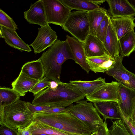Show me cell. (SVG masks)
<instances>
[{
	"label": "cell",
	"instance_id": "obj_28",
	"mask_svg": "<svg viewBox=\"0 0 135 135\" xmlns=\"http://www.w3.org/2000/svg\"><path fill=\"white\" fill-rule=\"evenodd\" d=\"M20 96L12 88L0 87V107L11 105L19 100Z\"/></svg>",
	"mask_w": 135,
	"mask_h": 135
},
{
	"label": "cell",
	"instance_id": "obj_13",
	"mask_svg": "<svg viewBox=\"0 0 135 135\" xmlns=\"http://www.w3.org/2000/svg\"><path fill=\"white\" fill-rule=\"evenodd\" d=\"M109 6L108 12L112 17L135 16V8L127 0H106Z\"/></svg>",
	"mask_w": 135,
	"mask_h": 135
},
{
	"label": "cell",
	"instance_id": "obj_8",
	"mask_svg": "<svg viewBox=\"0 0 135 135\" xmlns=\"http://www.w3.org/2000/svg\"><path fill=\"white\" fill-rule=\"evenodd\" d=\"M118 83L112 81L106 83L97 88L92 93L86 96L88 101L92 102L103 101L119 102Z\"/></svg>",
	"mask_w": 135,
	"mask_h": 135
},
{
	"label": "cell",
	"instance_id": "obj_6",
	"mask_svg": "<svg viewBox=\"0 0 135 135\" xmlns=\"http://www.w3.org/2000/svg\"><path fill=\"white\" fill-rule=\"evenodd\" d=\"M62 28L83 42L90 34L88 12L77 11L71 12Z\"/></svg>",
	"mask_w": 135,
	"mask_h": 135
},
{
	"label": "cell",
	"instance_id": "obj_38",
	"mask_svg": "<svg viewBox=\"0 0 135 135\" xmlns=\"http://www.w3.org/2000/svg\"><path fill=\"white\" fill-rule=\"evenodd\" d=\"M18 135H32L31 131L27 127L21 128H19L17 130Z\"/></svg>",
	"mask_w": 135,
	"mask_h": 135
},
{
	"label": "cell",
	"instance_id": "obj_39",
	"mask_svg": "<svg viewBox=\"0 0 135 135\" xmlns=\"http://www.w3.org/2000/svg\"><path fill=\"white\" fill-rule=\"evenodd\" d=\"M132 124L135 126V104L134 105L132 114L131 117Z\"/></svg>",
	"mask_w": 135,
	"mask_h": 135
},
{
	"label": "cell",
	"instance_id": "obj_30",
	"mask_svg": "<svg viewBox=\"0 0 135 135\" xmlns=\"http://www.w3.org/2000/svg\"><path fill=\"white\" fill-rule=\"evenodd\" d=\"M0 25L16 31L17 26L13 19L1 9H0Z\"/></svg>",
	"mask_w": 135,
	"mask_h": 135
},
{
	"label": "cell",
	"instance_id": "obj_23",
	"mask_svg": "<svg viewBox=\"0 0 135 135\" xmlns=\"http://www.w3.org/2000/svg\"><path fill=\"white\" fill-rule=\"evenodd\" d=\"M21 69V71L33 79L40 80L44 77L43 65L38 59L26 62Z\"/></svg>",
	"mask_w": 135,
	"mask_h": 135
},
{
	"label": "cell",
	"instance_id": "obj_2",
	"mask_svg": "<svg viewBox=\"0 0 135 135\" xmlns=\"http://www.w3.org/2000/svg\"><path fill=\"white\" fill-rule=\"evenodd\" d=\"M38 59L43 65L44 77L58 83L61 82L62 64L69 59L74 60V58L67 40H57Z\"/></svg>",
	"mask_w": 135,
	"mask_h": 135
},
{
	"label": "cell",
	"instance_id": "obj_18",
	"mask_svg": "<svg viewBox=\"0 0 135 135\" xmlns=\"http://www.w3.org/2000/svg\"><path fill=\"white\" fill-rule=\"evenodd\" d=\"M94 107L99 113L105 120L122 119L119 112L118 103L113 101H103L93 102Z\"/></svg>",
	"mask_w": 135,
	"mask_h": 135
},
{
	"label": "cell",
	"instance_id": "obj_22",
	"mask_svg": "<svg viewBox=\"0 0 135 135\" xmlns=\"http://www.w3.org/2000/svg\"><path fill=\"white\" fill-rule=\"evenodd\" d=\"M70 83L82 94L86 96L92 93L97 88L106 83L105 78L101 77L90 81L70 80Z\"/></svg>",
	"mask_w": 135,
	"mask_h": 135
},
{
	"label": "cell",
	"instance_id": "obj_19",
	"mask_svg": "<svg viewBox=\"0 0 135 135\" xmlns=\"http://www.w3.org/2000/svg\"><path fill=\"white\" fill-rule=\"evenodd\" d=\"M103 44L106 53L112 58L114 59L119 55V40L111 22L110 18Z\"/></svg>",
	"mask_w": 135,
	"mask_h": 135
},
{
	"label": "cell",
	"instance_id": "obj_10",
	"mask_svg": "<svg viewBox=\"0 0 135 135\" xmlns=\"http://www.w3.org/2000/svg\"><path fill=\"white\" fill-rule=\"evenodd\" d=\"M37 35L30 46L33 48L36 54L39 53L51 46L57 40L56 32L49 24L38 28Z\"/></svg>",
	"mask_w": 135,
	"mask_h": 135
},
{
	"label": "cell",
	"instance_id": "obj_29",
	"mask_svg": "<svg viewBox=\"0 0 135 135\" xmlns=\"http://www.w3.org/2000/svg\"><path fill=\"white\" fill-rule=\"evenodd\" d=\"M109 131L110 135H130L122 119L113 122Z\"/></svg>",
	"mask_w": 135,
	"mask_h": 135
},
{
	"label": "cell",
	"instance_id": "obj_15",
	"mask_svg": "<svg viewBox=\"0 0 135 135\" xmlns=\"http://www.w3.org/2000/svg\"><path fill=\"white\" fill-rule=\"evenodd\" d=\"M86 61L90 70L95 73H104L113 67L114 59L106 53L100 56L87 57Z\"/></svg>",
	"mask_w": 135,
	"mask_h": 135
},
{
	"label": "cell",
	"instance_id": "obj_12",
	"mask_svg": "<svg viewBox=\"0 0 135 135\" xmlns=\"http://www.w3.org/2000/svg\"><path fill=\"white\" fill-rule=\"evenodd\" d=\"M118 90L120 100L118 106L131 117L135 104V90L119 83Z\"/></svg>",
	"mask_w": 135,
	"mask_h": 135
},
{
	"label": "cell",
	"instance_id": "obj_11",
	"mask_svg": "<svg viewBox=\"0 0 135 135\" xmlns=\"http://www.w3.org/2000/svg\"><path fill=\"white\" fill-rule=\"evenodd\" d=\"M24 15L29 23L37 25L41 27L48 24L42 0L37 1L32 4L29 9L24 12Z\"/></svg>",
	"mask_w": 135,
	"mask_h": 135
},
{
	"label": "cell",
	"instance_id": "obj_17",
	"mask_svg": "<svg viewBox=\"0 0 135 135\" xmlns=\"http://www.w3.org/2000/svg\"><path fill=\"white\" fill-rule=\"evenodd\" d=\"M0 31L5 42L10 46L21 52L26 51L29 52L32 51L30 46L22 40L16 31L2 26H0Z\"/></svg>",
	"mask_w": 135,
	"mask_h": 135
},
{
	"label": "cell",
	"instance_id": "obj_21",
	"mask_svg": "<svg viewBox=\"0 0 135 135\" xmlns=\"http://www.w3.org/2000/svg\"><path fill=\"white\" fill-rule=\"evenodd\" d=\"M135 18L133 17H112L110 21L118 40L134 30Z\"/></svg>",
	"mask_w": 135,
	"mask_h": 135
},
{
	"label": "cell",
	"instance_id": "obj_34",
	"mask_svg": "<svg viewBox=\"0 0 135 135\" xmlns=\"http://www.w3.org/2000/svg\"><path fill=\"white\" fill-rule=\"evenodd\" d=\"M26 104L28 109L33 114L43 112L51 107L49 106L35 105L28 102H26Z\"/></svg>",
	"mask_w": 135,
	"mask_h": 135
},
{
	"label": "cell",
	"instance_id": "obj_41",
	"mask_svg": "<svg viewBox=\"0 0 135 135\" xmlns=\"http://www.w3.org/2000/svg\"><path fill=\"white\" fill-rule=\"evenodd\" d=\"M129 3L135 8V0H127Z\"/></svg>",
	"mask_w": 135,
	"mask_h": 135
},
{
	"label": "cell",
	"instance_id": "obj_16",
	"mask_svg": "<svg viewBox=\"0 0 135 135\" xmlns=\"http://www.w3.org/2000/svg\"><path fill=\"white\" fill-rule=\"evenodd\" d=\"M83 43L86 57L100 56L107 53L103 42L97 36L90 34Z\"/></svg>",
	"mask_w": 135,
	"mask_h": 135
},
{
	"label": "cell",
	"instance_id": "obj_43",
	"mask_svg": "<svg viewBox=\"0 0 135 135\" xmlns=\"http://www.w3.org/2000/svg\"><path fill=\"white\" fill-rule=\"evenodd\" d=\"M97 134V131L94 132L93 133H91V134L89 135H96Z\"/></svg>",
	"mask_w": 135,
	"mask_h": 135
},
{
	"label": "cell",
	"instance_id": "obj_7",
	"mask_svg": "<svg viewBox=\"0 0 135 135\" xmlns=\"http://www.w3.org/2000/svg\"><path fill=\"white\" fill-rule=\"evenodd\" d=\"M48 23L62 27L72 10L60 0H42Z\"/></svg>",
	"mask_w": 135,
	"mask_h": 135
},
{
	"label": "cell",
	"instance_id": "obj_31",
	"mask_svg": "<svg viewBox=\"0 0 135 135\" xmlns=\"http://www.w3.org/2000/svg\"><path fill=\"white\" fill-rule=\"evenodd\" d=\"M110 17L108 14L105 16L98 30L97 36L103 43L105 37Z\"/></svg>",
	"mask_w": 135,
	"mask_h": 135
},
{
	"label": "cell",
	"instance_id": "obj_20",
	"mask_svg": "<svg viewBox=\"0 0 135 135\" xmlns=\"http://www.w3.org/2000/svg\"><path fill=\"white\" fill-rule=\"evenodd\" d=\"M39 81L31 78L21 71L18 77L12 83L11 85L13 89L20 96L23 97Z\"/></svg>",
	"mask_w": 135,
	"mask_h": 135
},
{
	"label": "cell",
	"instance_id": "obj_27",
	"mask_svg": "<svg viewBox=\"0 0 135 135\" xmlns=\"http://www.w3.org/2000/svg\"><path fill=\"white\" fill-rule=\"evenodd\" d=\"M27 127L31 131L32 135L44 133L54 135H72L54 129L35 120Z\"/></svg>",
	"mask_w": 135,
	"mask_h": 135
},
{
	"label": "cell",
	"instance_id": "obj_5",
	"mask_svg": "<svg viewBox=\"0 0 135 135\" xmlns=\"http://www.w3.org/2000/svg\"><path fill=\"white\" fill-rule=\"evenodd\" d=\"M80 100L66 108V112L71 114L85 124L92 133L96 131L104 123L91 102Z\"/></svg>",
	"mask_w": 135,
	"mask_h": 135
},
{
	"label": "cell",
	"instance_id": "obj_24",
	"mask_svg": "<svg viewBox=\"0 0 135 135\" xmlns=\"http://www.w3.org/2000/svg\"><path fill=\"white\" fill-rule=\"evenodd\" d=\"M119 54L123 58L135 51V32L132 30L119 40Z\"/></svg>",
	"mask_w": 135,
	"mask_h": 135
},
{
	"label": "cell",
	"instance_id": "obj_32",
	"mask_svg": "<svg viewBox=\"0 0 135 135\" xmlns=\"http://www.w3.org/2000/svg\"><path fill=\"white\" fill-rule=\"evenodd\" d=\"M119 112L122 121L130 135H135V126L132 124L130 118L118 107Z\"/></svg>",
	"mask_w": 135,
	"mask_h": 135
},
{
	"label": "cell",
	"instance_id": "obj_40",
	"mask_svg": "<svg viewBox=\"0 0 135 135\" xmlns=\"http://www.w3.org/2000/svg\"><path fill=\"white\" fill-rule=\"evenodd\" d=\"M90 1L95 4L98 5H100L101 4L103 3L106 1L103 0H90Z\"/></svg>",
	"mask_w": 135,
	"mask_h": 135
},
{
	"label": "cell",
	"instance_id": "obj_9",
	"mask_svg": "<svg viewBox=\"0 0 135 135\" xmlns=\"http://www.w3.org/2000/svg\"><path fill=\"white\" fill-rule=\"evenodd\" d=\"M123 58L118 55L114 59L113 67L106 72L120 83L135 90V74L127 69L122 64Z\"/></svg>",
	"mask_w": 135,
	"mask_h": 135
},
{
	"label": "cell",
	"instance_id": "obj_1",
	"mask_svg": "<svg viewBox=\"0 0 135 135\" xmlns=\"http://www.w3.org/2000/svg\"><path fill=\"white\" fill-rule=\"evenodd\" d=\"M58 83L56 88L49 86L35 95L32 104L36 105L66 107L86 97L70 83L61 81Z\"/></svg>",
	"mask_w": 135,
	"mask_h": 135
},
{
	"label": "cell",
	"instance_id": "obj_3",
	"mask_svg": "<svg viewBox=\"0 0 135 135\" xmlns=\"http://www.w3.org/2000/svg\"><path fill=\"white\" fill-rule=\"evenodd\" d=\"M34 120L72 135H89L92 133L83 122L66 112L57 114H33Z\"/></svg>",
	"mask_w": 135,
	"mask_h": 135
},
{
	"label": "cell",
	"instance_id": "obj_14",
	"mask_svg": "<svg viewBox=\"0 0 135 135\" xmlns=\"http://www.w3.org/2000/svg\"><path fill=\"white\" fill-rule=\"evenodd\" d=\"M66 38L74 57V61L89 74L90 69L86 61L83 42L68 35L66 36Z\"/></svg>",
	"mask_w": 135,
	"mask_h": 135
},
{
	"label": "cell",
	"instance_id": "obj_25",
	"mask_svg": "<svg viewBox=\"0 0 135 135\" xmlns=\"http://www.w3.org/2000/svg\"><path fill=\"white\" fill-rule=\"evenodd\" d=\"M107 10L103 8L88 12L90 34L96 36L99 28L105 16Z\"/></svg>",
	"mask_w": 135,
	"mask_h": 135
},
{
	"label": "cell",
	"instance_id": "obj_35",
	"mask_svg": "<svg viewBox=\"0 0 135 135\" xmlns=\"http://www.w3.org/2000/svg\"><path fill=\"white\" fill-rule=\"evenodd\" d=\"M96 135H110L108 128L107 120H104L103 123L98 129Z\"/></svg>",
	"mask_w": 135,
	"mask_h": 135
},
{
	"label": "cell",
	"instance_id": "obj_42",
	"mask_svg": "<svg viewBox=\"0 0 135 135\" xmlns=\"http://www.w3.org/2000/svg\"><path fill=\"white\" fill-rule=\"evenodd\" d=\"M54 135L50 134H44V133H41V134H34V135Z\"/></svg>",
	"mask_w": 135,
	"mask_h": 135
},
{
	"label": "cell",
	"instance_id": "obj_37",
	"mask_svg": "<svg viewBox=\"0 0 135 135\" xmlns=\"http://www.w3.org/2000/svg\"><path fill=\"white\" fill-rule=\"evenodd\" d=\"M0 134L1 135H18L17 130H13L1 125Z\"/></svg>",
	"mask_w": 135,
	"mask_h": 135
},
{
	"label": "cell",
	"instance_id": "obj_36",
	"mask_svg": "<svg viewBox=\"0 0 135 135\" xmlns=\"http://www.w3.org/2000/svg\"><path fill=\"white\" fill-rule=\"evenodd\" d=\"M66 108L63 107H53L42 113L47 114H57L65 112Z\"/></svg>",
	"mask_w": 135,
	"mask_h": 135
},
{
	"label": "cell",
	"instance_id": "obj_4",
	"mask_svg": "<svg viewBox=\"0 0 135 135\" xmlns=\"http://www.w3.org/2000/svg\"><path fill=\"white\" fill-rule=\"evenodd\" d=\"M33 120V114L25 101L19 100L10 105L0 107L1 125L17 130L27 127Z\"/></svg>",
	"mask_w": 135,
	"mask_h": 135
},
{
	"label": "cell",
	"instance_id": "obj_26",
	"mask_svg": "<svg viewBox=\"0 0 135 135\" xmlns=\"http://www.w3.org/2000/svg\"><path fill=\"white\" fill-rule=\"evenodd\" d=\"M71 10L89 12L103 8L91 2L90 0H60Z\"/></svg>",
	"mask_w": 135,
	"mask_h": 135
},
{
	"label": "cell",
	"instance_id": "obj_33",
	"mask_svg": "<svg viewBox=\"0 0 135 135\" xmlns=\"http://www.w3.org/2000/svg\"><path fill=\"white\" fill-rule=\"evenodd\" d=\"M44 77L36 84L29 92L32 93L34 95H37L45 89L50 86L51 81Z\"/></svg>",
	"mask_w": 135,
	"mask_h": 135
}]
</instances>
